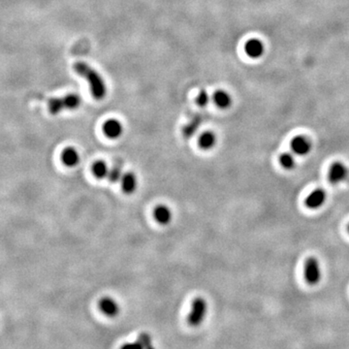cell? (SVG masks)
<instances>
[{"instance_id": "6da1fadb", "label": "cell", "mask_w": 349, "mask_h": 349, "mask_svg": "<svg viewBox=\"0 0 349 349\" xmlns=\"http://www.w3.org/2000/svg\"><path fill=\"white\" fill-rule=\"evenodd\" d=\"M74 70L84 79H86L89 84L95 99H103L107 93V89L104 80L99 75L97 71L92 68L89 64L83 61H78L74 64Z\"/></svg>"}, {"instance_id": "7a4b0ae2", "label": "cell", "mask_w": 349, "mask_h": 349, "mask_svg": "<svg viewBox=\"0 0 349 349\" xmlns=\"http://www.w3.org/2000/svg\"><path fill=\"white\" fill-rule=\"evenodd\" d=\"M81 105V97L75 93L63 97L51 98L48 102V108L51 115H57L64 110H75Z\"/></svg>"}, {"instance_id": "3957f363", "label": "cell", "mask_w": 349, "mask_h": 349, "mask_svg": "<svg viewBox=\"0 0 349 349\" xmlns=\"http://www.w3.org/2000/svg\"><path fill=\"white\" fill-rule=\"evenodd\" d=\"M208 312V303L207 301L202 297H197L193 300L191 304V309L187 318L188 324L192 327H198L201 325Z\"/></svg>"}, {"instance_id": "277c9868", "label": "cell", "mask_w": 349, "mask_h": 349, "mask_svg": "<svg viewBox=\"0 0 349 349\" xmlns=\"http://www.w3.org/2000/svg\"><path fill=\"white\" fill-rule=\"evenodd\" d=\"M303 275L305 281L309 285H316L319 283L322 276V271L318 259L315 257H309L306 259L303 268Z\"/></svg>"}, {"instance_id": "5b68a950", "label": "cell", "mask_w": 349, "mask_h": 349, "mask_svg": "<svg viewBox=\"0 0 349 349\" xmlns=\"http://www.w3.org/2000/svg\"><path fill=\"white\" fill-rule=\"evenodd\" d=\"M349 174L347 166L343 162L336 161L333 163L328 172V180L332 185H339L344 182Z\"/></svg>"}, {"instance_id": "8992f818", "label": "cell", "mask_w": 349, "mask_h": 349, "mask_svg": "<svg viewBox=\"0 0 349 349\" xmlns=\"http://www.w3.org/2000/svg\"><path fill=\"white\" fill-rule=\"evenodd\" d=\"M290 147H291L293 153H295L296 155L303 156V155H306L310 152L312 146H311L310 140L306 138L305 136L299 135V136H296L292 139Z\"/></svg>"}, {"instance_id": "52a82bcc", "label": "cell", "mask_w": 349, "mask_h": 349, "mask_svg": "<svg viewBox=\"0 0 349 349\" xmlns=\"http://www.w3.org/2000/svg\"><path fill=\"white\" fill-rule=\"evenodd\" d=\"M98 307L100 311L108 317H115L118 315L120 311L119 304L115 299L111 297H103L100 299L98 302Z\"/></svg>"}, {"instance_id": "ba28073f", "label": "cell", "mask_w": 349, "mask_h": 349, "mask_svg": "<svg viewBox=\"0 0 349 349\" xmlns=\"http://www.w3.org/2000/svg\"><path fill=\"white\" fill-rule=\"evenodd\" d=\"M327 200V193L323 189H315L313 190L304 201L305 206L310 209H317L321 208L325 204Z\"/></svg>"}, {"instance_id": "9c48e42d", "label": "cell", "mask_w": 349, "mask_h": 349, "mask_svg": "<svg viewBox=\"0 0 349 349\" xmlns=\"http://www.w3.org/2000/svg\"><path fill=\"white\" fill-rule=\"evenodd\" d=\"M103 131L108 138L117 139L123 133V126L120 121H118L117 119H115V118H112V119L107 120L104 123Z\"/></svg>"}, {"instance_id": "30bf717a", "label": "cell", "mask_w": 349, "mask_h": 349, "mask_svg": "<svg viewBox=\"0 0 349 349\" xmlns=\"http://www.w3.org/2000/svg\"><path fill=\"white\" fill-rule=\"evenodd\" d=\"M120 184H121L122 191L124 193L130 195L136 191V189L138 187V180H137V177L134 173L128 172V173L123 174L121 181H120Z\"/></svg>"}, {"instance_id": "8fae6325", "label": "cell", "mask_w": 349, "mask_h": 349, "mask_svg": "<svg viewBox=\"0 0 349 349\" xmlns=\"http://www.w3.org/2000/svg\"><path fill=\"white\" fill-rule=\"evenodd\" d=\"M245 50L246 53L251 57V58H259L263 55L264 50H265V47L264 44L255 38H252L250 40H249L246 45H245Z\"/></svg>"}, {"instance_id": "7c38bea8", "label": "cell", "mask_w": 349, "mask_h": 349, "mask_svg": "<svg viewBox=\"0 0 349 349\" xmlns=\"http://www.w3.org/2000/svg\"><path fill=\"white\" fill-rule=\"evenodd\" d=\"M153 217L159 224L167 225L172 221L173 213L166 205H158L153 209Z\"/></svg>"}, {"instance_id": "4fadbf2b", "label": "cell", "mask_w": 349, "mask_h": 349, "mask_svg": "<svg viewBox=\"0 0 349 349\" xmlns=\"http://www.w3.org/2000/svg\"><path fill=\"white\" fill-rule=\"evenodd\" d=\"M61 161L67 167H75L80 163V154L73 147L66 148L61 152Z\"/></svg>"}, {"instance_id": "5bb4252c", "label": "cell", "mask_w": 349, "mask_h": 349, "mask_svg": "<svg viewBox=\"0 0 349 349\" xmlns=\"http://www.w3.org/2000/svg\"><path fill=\"white\" fill-rule=\"evenodd\" d=\"M198 143L201 149L205 150H211L216 144V135L211 131H205L200 135Z\"/></svg>"}, {"instance_id": "9a60e30c", "label": "cell", "mask_w": 349, "mask_h": 349, "mask_svg": "<svg viewBox=\"0 0 349 349\" xmlns=\"http://www.w3.org/2000/svg\"><path fill=\"white\" fill-rule=\"evenodd\" d=\"M213 101L215 105L220 109H227L232 104L231 96L224 91H217L213 95Z\"/></svg>"}, {"instance_id": "2e32d148", "label": "cell", "mask_w": 349, "mask_h": 349, "mask_svg": "<svg viewBox=\"0 0 349 349\" xmlns=\"http://www.w3.org/2000/svg\"><path fill=\"white\" fill-rule=\"evenodd\" d=\"M92 170H93L94 177L97 178L98 180H103L105 178H108V175L110 172L108 165L102 160H98V161L93 163Z\"/></svg>"}, {"instance_id": "e0dca14e", "label": "cell", "mask_w": 349, "mask_h": 349, "mask_svg": "<svg viewBox=\"0 0 349 349\" xmlns=\"http://www.w3.org/2000/svg\"><path fill=\"white\" fill-rule=\"evenodd\" d=\"M279 164L282 168L286 170H292L296 166V160L292 153L283 152L280 154L279 158Z\"/></svg>"}, {"instance_id": "ac0fdd59", "label": "cell", "mask_w": 349, "mask_h": 349, "mask_svg": "<svg viewBox=\"0 0 349 349\" xmlns=\"http://www.w3.org/2000/svg\"><path fill=\"white\" fill-rule=\"evenodd\" d=\"M201 121H202V118L200 116H194V118H192V120L190 122H188L185 126L184 135L186 137H191L196 132V130L198 129Z\"/></svg>"}, {"instance_id": "d6986e66", "label": "cell", "mask_w": 349, "mask_h": 349, "mask_svg": "<svg viewBox=\"0 0 349 349\" xmlns=\"http://www.w3.org/2000/svg\"><path fill=\"white\" fill-rule=\"evenodd\" d=\"M123 174L121 172V168L120 167H114L113 169H110L109 175H108V180L111 183H117L121 181Z\"/></svg>"}, {"instance_id": "ffe728a7", "label": "cell", "mask_w": 349, "mask_h": 349, "mask_svg": "<svg viewBox=\"0 0 349 349\" xmlns=\"http://www.w3.org/2000/svg\"><path fill=\"white\" fill-rule=\"evenodd\" d=\"M209 95L206 91H202L199 93V95L197 96L196 102L200 107H205L208 103H209Z\"/></svg>"}, {"instance_id": "44dd1931", "label": "cell", "mask_w": 349, "mask_h": 349, "mask_svg": "<svg viewBox=\"0 0 349 349\" xmlns=\"http://www.w3.org/2000/svg\"><path fill=\"white\" fill-rule=\"evenodd\" d=\"M120 349H145V348L140 342H138V343H134V344H126V345L122 346Z\"/></svg>"}, {"instance_id": "7402d4cb", "label": "cell", "mask_w": 349, "mask_h": 349, "mask_svg": "<svg viewBox=\"0 0 349 349\" xmlns=\"http://www.w3.org/2000/svg\"><path fill=\"white\" fill-rule=\"evenodd\" d=\"M348 232H349V226H348Z\"/></svg>"}, {"instance_id": "603a6c76", "label": "cell", "mask_w": 349, "mask_h": 349, "mask_svg": "<svg viewBox=\"0 0 349 349\" xmlns=\"http://www.w3.org/2000/svg\"><path fill=\"white\" fill-rule=\"evenodd\" d=\"M152 349V348H151V347H150V348H149V349Z\"/></svg>"}]
</instances>
